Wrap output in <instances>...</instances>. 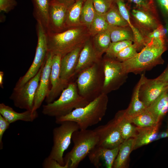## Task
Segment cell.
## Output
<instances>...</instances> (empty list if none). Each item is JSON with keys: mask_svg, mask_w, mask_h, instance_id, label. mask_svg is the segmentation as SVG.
<instances>
[{"mask_svg": "<svg viewBox=\"0 0 168 168\" xmlns=\"http://www.w3.org/2000/svg\"><path fill=\"white\" fill-rule=\"evenodd\" d=\"M134 141V138H130L125 140L121 144L113 168L126 167L129 156L131 152L133 150Z\"/></svg>", "mask_w": 168, "mask_h": 168, "instance_id": "obj_26", "label": "cell"}, {"mask_svg": "<svg viewBox=\"0 0 168 168\" xmlns=\"http://www.w3.org/2000/svg\"><path fill=\"white\" fill-rule=\"evenodd\" d=\"M128 119L132 123L139 127H151L160 124V123L157 121L153 115L147 109L140 114Z\"/></svg>", "mask_w": 168, "mask_h": 168, "instance_id": "obj_32", "label": "cell"}, {"mask_svg": "<svg viewBox=\"0 0 168 168\" xmlns=\"http://www.w3.org/2000/svg\"><path fill=\"white\" fill-rule=\"evenodd\" d=\"M167 90L168 64L164 71L155 78L149 79L144 76L140 89L139 99L147 108Z\"/></svg>", "mask_w": 168, "mask_h": 168, "instance_id": "obj_11", "label": "cell"}, {"mask_svg": "<svg viewBox=\"0 0 168 168\" xmlns=\"http://www.w3.org/2000/svg\"><path fill=\"white\" fill-rule=\"evenodd\" d=\"M133 43L130 40H124L117 42H111L106 52L105 56L115 59L117 55L126 47Z\"/></svg>", "mask_w": 168, "mask_h": 168, "instance_id": "obj_35", "label": "cell"}, {"mask_svg": "<svg viewBox=\"0 0 168 168\" xmlns=\"http://www.w3.org/2000/svg\"><path fill=\"white\" fill-rule=\"evenodd\" d=\"M60 124L53 130V145L48 156L64 166L63 153L70 144L73 133L80 129L73 121H65Z\"/></svg>", "mask_w": 168, "mask_h": 168, "instance_id": "obj_7", "label": "cell"}, {"mask_svg": "<svg viewBox=\"0 0 168 168\" xmlns=\"http://www.w3.org/2000/svg\"><path fill=\"white\" fill-rule=\"evenodd\" d=\"M89 102L79 94L75 82L71 81L57 99L43 106L42 113L55 118L61 117L75 109L86 106Z\"/></svg>", "mask_w": 168, "mask_h": 168, "instance_id": "obj_4", "label": "cell"}, {"mask_svg": "<svg viewBox=\"0 0 168 168\" xmlns=\"http://www.w3.org/2000/svg\"><path fill=\"white\" fill-rule=\"evenodd\" d=\"M47 32L48 52L62 57L75 49L84 45L90 36L89 30L80 26L58 33Z\"/></svg>", "mask_w": 168, "mask_h": 168, "instance_id": "obj_3", "label": "cell"}, {"mask_svg": "<svg viewBox=\"0 0 168 168\" xmlns=\"http://www.w3.org/2000/svg\"><path fill=\"white\" fill-rule=\"evenodd\" d=\"M96 12L92 0H85L82 6L80 21L82 26L89 30L95 18Z\"/></svg>", "mask_w": 168, "mask_h": 168, "instance_id": "obj_33", "label": "cell"}, {"mask_svg": "<svg viewBox=\"0 0 168 168\" xmlns=\"http://www.w3.org/2000/svg\"><path fill=\"white\" fill-rule=\"evenodd\" d=\"M92 41L97 54L101 58L102 55L105 53L111 42L109 29L93 36Z\"/></svg>", "mask_w": 168, "mask_h": 168, "instance_id": "obj_29", "label": "cell"}, {"mask_svg": "<svg viewBox=\"0 0 168 168\" xmlns=\"http://www.w3.org/2000/svg\"><path fill=\"white\" fill-rule=\"evenodd\" d=\"M119 148V146L109 149L97 145L88 155L89 160L96 168L102 166L112 168Z\"/></svg>", "mask_w": 168, "mask_h": 168, "instance_id": "obj_17", "label": "cell"}, {"mask_svg": "<svg viewBox=\"0 0 168 168\" xmlns=\"http://www.w3.org/2000/svg\"><path fill=\"white\" fill-rule=\"evenodd\" d=\"M133 4L134 7L158 14L155 0H128Z\"/></svg>", "mask_w": 168, "mask_h": 168, "instance_id": "obj_37", "label": "cell"}, {"mask_svg": "<svg viewBox=\"0 0 168 168\" xmlns=\"http://www.w3.org/2000/svg\"><path fill=\"white\" fill-rule=\"evenodd\" d=\"M159 126V124L148 127H137V134L134 138L133 150L157 140L159 133L158 132Z\"/></svg>", "mask_w": 168, "mask_h": 168, "instance_id": "obj_21", "label": "cell"}, {"mask_svg": "<svg viewBox=\"0 0 168 168\" xmlns=\"http://www.w3.org/2000/svg\"><path fill=\"white\" fill-rule=\"evenodd\" d=\"M113 0L114 2H115L116 0Z\"/></svg>", "mask_w": 168, "mask_h": 168, "instance_id": "obj_46", "label": "cell"}, {"mask_svg": "<svg viewBox=\"0 0 168 168\" xmlns=\"http://www.w3.org/2000/svg\"><path fill=\"white\" fill-rule=\"evenodd\" d=\"M147 110L160 123L168 112V90L156 99Z\"/></svg>", "mask_w": 168, "mask_h": 168, "instance_id": "obj_27", "label": "cell"}, {"mask_svg": "<svg viewBox=\"0 0 168 168\" xmlns=\"http://www.w3.org/2000/svg\"><path fill=\"white\" fill-rule=\"evenodd\" d=\"M105 19L110 26H128L127 22L121 15L115 2L104 14Z\"/></svg>", "mask_w": 168, "mask_h": 168, "instance_id": "obj_31", "label": "cell"}, {"mask_svg": "<svg viewBox=\"0 0 168 168\" xmlns=\"http://www.w3.org/2000/svg\"><path fill=\"white\" fill-rule=\"evenodd\" d=\"M83 45L75 49L62 57L60 75L62 80L68 84L74 77L79 55Z\"/></svg>", "mask_w": 168, "mask_h": 168, "instance_id": "obj_18", "label": "cell"}, {"mask_svg": "<svg viewBox=\"0 0 168 168\" xmlns=\"http://www.w3.org/2000/svg\"><path fill=\"white\" fill-rule=\"evenodd\" d=\"M10 123L0 114V149L3 147L2 138L5 131L9 128Z\"/></svg>", "mask_w": 168, "mask_h": 168, "instance_id": "obj_41", "label": "cell"}, {"mask_svg": "<svg viewBox=\"0 0 168 168\" xmlns=\"http://www.w3.org/2000/svg\"><path fill=\"white\" fill-rule=\"evenodd\" d=\"M17 4L16 0H0V12L7 13Z\"/></svg>", "mask_w": 168, "mask_h": 168, "instance_id": "obj_40", "label": "cell"}, {"mask_svg": "<svg viewBox=\"0 0 168 168\" xmlns=\"http://www.w3.org/2000/svg\"><path fill=\"white\" fill-rule=\"evenodd\" d=\"M110 26L104 14L96 12L95 18L89 29L90 35L93 37L100 32L109 29Z\"/></svg>", "mask_w": 168, "mask_h": 168, "instance_id": "obj_34", "label": "cell"}, {"mask_svg": "<svg viewBox=\"0 0 168 168\" xmlns=\"http://www.w3.org/2000/svg\"><path fill=\"white\" fill-rule=\"evenodd\" d=\"M59 2L63 4L68 8L72 5L76 0H56Z\"/></svg>", "mask_w": 168, "mask_h": 168, "instance_id": "obj_43", "label": "cell"}, {"mask_svg": "<svg viewBox=\"0 0 168 168\" xmlns=\"http://www.w3.org/2000/svg\"><path fill=\"white\" fill-rule=\"evenodd\" d=\"M96 13L104 14L110 8L114 2L112 0H92Z\"/></svg>", "mask_w": 168, "mask_h": 168, "instance_id": "obj_38", "label": "cell"}, {"mask_svg": "<svg viewBox=\"0 0 168 168\" xmlns=\"http://www.w3.org/2000/svg\"><path fill=\"white\" fill-rule=\"evenodd\" d=\"M53 56L52 53L48 52L35 93L33 111L40 108L50 91V74Z\"/></svg>", "mask_w": 168, "mask_h": 168, "instance_id": "obj_15", "label": "cell"}, {"mask_svg": "<svg viewBox=\"0 0 168 168\" xmlns=\"http://www.w3.org/2000/svg\"><path fill=\"white\" fill-rule=\"evenodd\" d=\"M98 138V145L113 149L120 146L125 140L114 119L94 129Z\"/></svg>", "mask_w": 168, "mask_h": 168, "instance_id": "obj_13", "label": "cell"}, {"mask_svg": "<svg viewBox=\"0 0 168 168\" xmlns=\"http://www.w3.org/2000/svg\"><path fill=\"white\" fill-rule=\"evenodd\" d=\"M123 138L126 140L135 138L137 134L136 127L133 125L125 114L124 110L119 111L114 118Z\"/></svg>", "mask_w": 168, "mask_h": 168, "instance_id": "obj_24", "label": "cell"}, {"mask_svg": "<svg viewBox=\"0 0 168 168\" xmlns=\"http://www.w3.org/2000/svg\"><path fill=\"white\" fill-rule=\"evenodd\" d=\"M108 102L107 95L102 94L86 106L75 109L65 115L56 117L55 122L60 124L64 121H72L77 124L80 129H86L102 120Z\"/></svg>", "mask_w": 168, "mask_h": 168, "instance_id": "obj_2", "label": "cell"}, {"mask_svg": "<svg viewBox=\"0 0 168 168\" xmlns=\"http://www.w3.org/2000/svg\"><path fill=\"white\" fill-rule=\"evenodd\" d=\"M33 6V15L37 22L40 23L48 31L49 10L51 0H31Z\"/></svg>", "mask_w": 168, "mask_h": 168, "instance_id": "obj_23", "label": "cell"}, {"mask_svg": "<svg viewBox=\"0 0 168 168\" xmlns=\"http://www.w3.org/2000/svg\"><path fill=\"white\" fill-rule=\"evenodd\" d=\"M0 114L10 124L18 120L32 122L38 117L37 110H26L23 112L19 113L3 103L0 104Z\"/></svg>", "mask_w": 168, "mask_h": 168, "instance_id": "obj_20", "label": "cell"}, {"mask_svg": "<svg viewBox=\"0 0 168 168\" xmlns=\"http://www.w3.org/2000/svg\"><path fill=\"white\" fill-rule=\"evenodd\" d=\"M4 73L2 71H0V86L2 88H3V81L4 78Z\"/></svg>", "mask_w": 168, "mask_h": 168, "instance_id": "obj_45", "label": "cell"}, {"mask_svg": "<svg viewBox=\"0 0 168 168\" xmlns=\"http://www.w3.org/2000/svg\"><path fill=\"white\" fill-rule=\"evenodd\" d=\"M75 81L79 94L90 102L102 94L104 74L102 59L77 76Z\"/></svg>", "mask_w": 168, "mask_h": 168, "instance_id": "obj_5", "label": "cell"}, {"mask_svg": "<svg viewBox=\"0 0 168 168\" xmlns=\"http://www.w3.org/2000/svg\"><path fill=\"white\" fill-rule=\"evenodd\" d=\"M168 48V43L162 40H151L135 56L122 63L124 71L137 74L163 64L162 55Z\"/></svg>", "mask_w": 168, "mask_h": 168, "instance_id": "obj_1", "label": "cell"}, {"mask_svg": "<svg viewBox=\"0 0 168 168\" xmlns=\"http://www.w3.org/2000/svg\"><path fill=\"white\" fill-rule=\"evenodd\" d=\"M129 14L132 23L143 39L162 24L158 14L147 10L134 7Z\"/></svg>", "mask_w": 168, "mask_h": 168, "instance_id": "obj_12", "label": "cell"}, {"mask_svg": "<svg viewBox=\"0 0 168 168\" xmlns=\"http://www.w3.org/2000/svg\"><path fill=\"white\" fill-rule=\"evenodd\" d=\"M166 138H168V129L165 131L159 133L158 140Z\"/></svg>", "mask_w": 168, "mask_h": 168, "instance_id": "obj_44", "label": "cell"}, {"mask_svg": "<svg viewBox=\"0 0 168 168\" xmlns=\"http://www.w3.org/2000/svg\"><path fill=\"white\" fill-rule=\"evenodd\" d=\"M115 2L121 15L132 30L135 39V42L133 43L136 45L138 51H140L145 46L142 36L132 23L129 11L124 0H116Z\"/></svg>", "mask_w": 168, "mask_h": 168, "instance_id": "obj_25", "label": "cell"}, {"mask_svg": "<svg viewBox=\"0 0 168 168\" xmlns=\"http://www.w3.org/2000/svg\"><path fill=\"white\" fill-rule=\"evenodd\" d=\"M104 81L102 94L118 89L126 81L128 73L124 70L122 63L105 56L102 59Z\"/></svg>", "mask_w": 168, "mask_h": 168, "instance_id": "obj_8", "label": "cell"}, {"mask_svg": "<svg viewBox=\"0 0 168 168\" xmlns=\"http://www.w3.org/2000/svg\"><path fill=\"white\" fill-rule=\"evenodd\" d=\"M165 20H168V0H156Z\"/></svg>", "mask_w": 168, "mask_h": 168, "instance_id": "obj_42", "label": "cell"}, {"mask_svg": "<svg viewBox=\"0 0 168 168\" xmlns=\"http://www.w3.org/2000/svg\"><path fill=\"white\" fill-rule=\"evenodd\" d=\"M42 165L44 168H69L68 164L62 165L56 160L48 156L44 159Z\"/></svg>", "mask_w": 168, "mask_h": 168, "instance_id": "obj_39", "label": "cell"}, {"mask_svg": "<svg viewBox=\"0 0 168 168\" xmlns=\"http://www.w3.org/2000/svg\"><path fill=\"white\" fill-rule=\"evenodd\" d=\"M138 53L136 45L133 43L118 53L115 59L122 63L133 57Z\"/></svg>", "mask_w": 168, "mask_h": 168, "instance_id": "obj_36", "label": "cell"}, {"mask_svg": "<svg viewBox=\"0 0 168 168\" xmlns=\"http://www.w3.org/2000/svg\"><path fill=\"white\" fill-rule=\"evenodd\" d=\"M61 58V56L59 54L54 55L53 57L50 74L51 86L45 99L47 104L51 103L56 100L69 84L64 82L60 77V65Z\"/></svg>", "mask_w": 168, "mask_h": 168, "instance_id": "obj_14", "label": "cell"}, {"mask_svg": "<svg viewBox=\"0 0 168 168\" xmlns=\"http://www.w3.org/2000/svg\"><path fill=\"white\" fill-rule=\"evenodd\" d=\"M36 29L37 43L33 61L25 74L19 78L14 87L15 88L21 87L34 77L38 72L45 60L48 52L47 32L42 25L39 22H37Z\"/></svg>", "mask_w": 168, "mask_h": 168, "instance_id": "obj_9", "label": "cell"}, {"mask_svg": "<svg viewBox=\"0 0 168 168\" xmlns=\"http://www.w3.org/2000/svg\"><path fill=\"white\" fill-rule=\"evenodd\" d=\"M101 60L94 48L92 40L89 38L84 43L80 52L74 77Z\"/></svg>", "mask_w": 168, "mask_h": 168, "instance_id": "obj_19", "label": "cell"}, {"mask_svg": "<svg viewBox=\"0 0 168 168\" xmlns=\"http://www.w3.org/2000/svg\"><path fill=\"white\" fill-rule=\"evenodd\" d=\"M145 76L144 73L141 74L139 80L134 88L130 105L127 109L124 110L125 115L128 118L138 115L146 111L147 109L139 97L140 89L143 82Z\"/></svg>", "mask_w": 168, "mask_h": 168, "instance_id": "obj_22", "label": "cell"}, {"mask_svg": "<svg viewBox=\"0 0 168 168\" xmlns=\"http://www.w3.org/2000/svg\"><path fill=\"white\" fill-rule=\"evenodd\" d=\"M68 8L56 0H51L49 10V27L47 32L58 33L66 30Z\"/></svg>", "mask_w": 168, "mask_h": 168, "instance_id": "obj_16", "label": "cell"}, {"mask_svg": "<svg viewBox=\"0 0 168 168\" xmlns=\"http://www.w3.org/2000/svg\"><path fill=\"white\" fill-rule=\"evenodd\" d=\"M85 0H76L68 8L65 23L66 30L72 27L82 26L80 21V16L83 4Z\"/></svg>", "mask_w": 168, "mask_h": 168, "instance_id": "obj_28", "label": "cell"}, {"mask_svg": "<svg viewBox=\"0 0 168 168\" xmlns=\"http://www.w3.org/2000/svg\"><path fill=\"white\" fill-rule=\"evenodd\" d=\"M111 42L130 40L135 42L133 31L129 26H110L109 29Z\"/></svg>", "mask_w": 168, "mask_h": 168, "instance_id": "obj_30", "label": "cell"}, {"mask_svg": "<svg viewBox=\"0 0 168 168\" xmlns=\"http://www.w3.org/2000/svg\"><path fill=\"white\" fill-rule=\"evenodd\" d=\"M73 146L63 157L64 164L69 168H76L98 142L97 135L94 130L79 129L72 134Z\"/></svg>", "mask_w": 168, "mask_h": 168, "instance_id": "obj_6", "label": "cell"}, {"mask_svg": "<svg viewBox=\"0 0 168 168\" xmlns=\"http://www.w3.org/2000/svg\"><path fill=\"white\" fill-rule=\"evenodd\" d=\"M45 62L34 77L21 87L14 88L9 98L16 107L33 111L35 96Z\"/></svg>", "mask_w": 168, "mask_h": 168, "instance_id": "obj_10", "label": "cell"}]
</instances>
